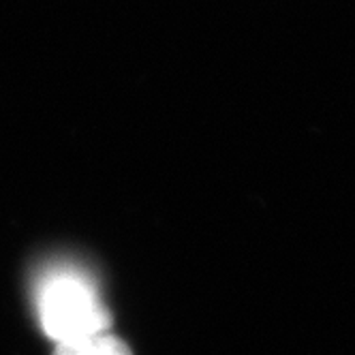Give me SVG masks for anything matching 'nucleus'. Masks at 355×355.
<instances>
[{
    "label": "nucleus",
    "mask_w": 355,
    "mask_h": 355,
    "mask_svg": "<svg viewBox=\"0 0 355 355\" xmlns=\"http://www.w3.org/2000/svg\"><path fill=\"white\" fill-rule=\"evenodd\" d=\"M41 327L56 345L110 332L112 315L94 278L75 263L47 266L35 287Z\"/></svg>",
    "instance_id": "nucleus-1"
},
{
    "label": "nucleus",
    "mask_w": 355,
    "mask_h": 355,
    "mask_svg": "<svg viewBox=\"0 0 355 355\" xmlns=\"http://www.w3.org/2000/svg\"><path fill=\"white\" fill-rule=\"evenodd\" d=\"M54 355H133V353L124 340H120L112 332H105L92 338L58 345Z\"/></svg>",
    "instance_id": "nucleus-2"
}]
</instances>
